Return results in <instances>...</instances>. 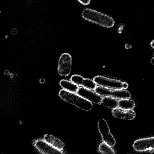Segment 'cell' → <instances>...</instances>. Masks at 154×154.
<instances>
[{
  "mask_svg": "<svg viewBox=\"0 0 154 154\" xmlns=\"http://www.w3.org/2000/svg\"><path fill=\"white\" fill-rule=\"evenodd\" d=\"M82 17L90 22L106 28H111L115 24V21L111 16L91 8H86L82 11Z\"/></svg>",
  "mask_w": 154,
  "mask_h": 154,
  "instance_id": "1",
  "label": "cell"
},
{
  "mask_svg": "<svg viewBox=\"0 0 154 154\" xmlns=\"http://www.w3.org/2000/svg\"><path fill=\"white\" fill-rule=\"evenodd\" d=\"M59 96L68 103L84 111H88L92 109V103L75 93H72L65 90H61L59 92Z\"/></svg>",
  "mask_w": 154,
  "mask_h": 154,
  "instance_id": "2",
  "label": "cell"
},
{
  "mask_svg": "<svg viewBox=\"0 0 154 154\" xmlns=\"http://www.w3.org/2000/svg\"><path fill=\"white\" fill-rule=\"evenodd\" d=\"M95 91L102 97L108 96L117 99H129L131 93L125 90H112L98 86L95 89Z\"/></svg>",
  "mask_w": 154,
  "mask_h": 154,
  "instance_id": "3",
  "label": "cell"
},
{
  "mask_svg": "<svg viewBox=\"0 0 154 154\" xmlns=\"http://www.w3.org/2000/svg\"><path fill=\"white\" fill-rule=\"evenodd\" d=\"M93 80L97 85L112 90L124 89V82L117 80L98 76L94 77Z\"/></svg>",
  "mask_w": 154,
  "mask_h": 154,
  "instance_id": "4",
  "label": "cell"
},
{
  "mask_svg": "<svg viewBox=\"0 0 154 154\" xmlns=\"http://www.w3.org/2000/svg\"><path fill=\"white\" fill-rule=\"evenodd\" d=\"M72 57L68 53L61 54L58 61V71L60 76L67 77L71 72Z\"/></svg>",
  "mask_w": 154,
  "mask_h": 154,
  "instance_id": "5",
  "label": "cell"
},
{
  "mask_svg": "<svg viewBox=\"0 0 154 154\" xmlns=\"http://www.w3.org/2000/svg\"><path fill=\"white\" fill-rule=\"evenodd\" d=\"M98 127L104 142L111 147L114 146L116 145V140L110 133L106 121L104 119L99 120L98 122Z\"/></svg>",
  "mask_w": 154,
  "mask_h": 154,
  "instance_id": "6",
  "label": "cell"
},
{
  "mask_svg": "<svg viewBox=\"0 0 154 154\" xmlns=\"http://www.w3.org/2000/svg\"><path fill=\"white\" fill-rule=\"evenodd\" d=\"M77 94L88 101L96 104H101L102 97L91 90L82 87L79 88Z\"/></svg>",
  "mask_w": 154,
  "mask_h": 154,
  "instance_id": "7",
  "label": "cell"
},
{
  "mask_svg": "<svg viewBox=\"0 0 154 154\" xmlns=\"http://www.w3.org/2000/svg\"><path fill=\"white\" fill-rule=\"evenodd\" d=\"M133 147L137 152H143L154 150V137L136 140Z\"/></svg>",
  "mask_w": 154,
  "mask_h": 154,
  "instance_id": "8",
  "label": "cell"
},
{
  "mask_svg": "<svg viewBox=\"0 0 154 154\" xmlns=\"http://www.w3.org/2000/svg\"><path fill=\"white\" fill-rule=\"evenodd\" d=\"M35 147L42 153L47 154H61L63 152L53 147L45 140H38L35 142Z\"/></svg>",
  "mask_w": 154,
  "mask_h": 154,
  "instance_id": "9",
  "label": "cell"
},
{
  "mask_svg": "<svg viewBox=\"0 0 154 154\" xmlns=\"http://www.w3.org/2000/svg\"><path fill=\"white\" fill-rule=\"evenodd\" d=\"M71 81L78 86H82L88 89L94 90L97 87V84L94 80L89 79H85L79 75H73L71 77Z\"/></svg>",
  "mask_w": 154,
  "mask_h": 154,
  "instance_id": "10",
  "label": "cell"
},
{
  "mask_svg": "<svg viewBox=\"0 0 154 154\" xmlns=\"http://www.w3.org/2000/svg\"><path fill=\"white\" fill-rule=\"evenodd\" d=\"M112 113L115 117L125 120H132L136 116V114L133 109H124L118 107L113 109Z\"/></svg>",
  "mask_w": 154,
  "mask_h": 154,
  "instance_id": "11",
  "label": "cell"
},
{
  "mask_svg": "<svg viewBox=\"0 0 154 154\" xmlns=\"http://www.w3.org/2000/svg\"><path fill=\"white\" fill-rule=\"evenodd\" d=\"M44 140L53 147L61 151L63 150L65 146L64 143L61 140L51 135H45L44 136Z\"/></svg>",
  "mask_w": 154,
  "mask_h": 154,
  "instance_id": "12",
  "label": "cell"
},
{
  "mask_svg": "<svg viewBox=\"0 0 154 154\" xmlns=\"http://www.w3.org/2000/svg\"><path fill=\"white\" fill-rule=\"evenodd\" d=\"M101 104L106 107L114 109L118 107L119 100L111 97H102Z\"/></svg>",
  "mask_w": 154,
  "mask_h": 154,
  "instance_id": "13",
  "label": "cell"
},
{
  "mask_svg": "<svg viewBox=\"0 0 154 154\" xmlns=\"http://www.w3.org/2000/svg\"><path fill=\"white\" fill-rule=\"evenodd\" d=\"M60 84L64 90L72 93H77L79 90V87L78 85H76L71 81L63 80L60 81Z\"/></svg>",
  "mask_w": 154,
  "mask_h": 154,
  "instance_id": "14",
  "label": "cell"
},
{
  "mask_svg": "<svg viewBox=\"0 0 154 154\" xmlns=\"http://www.w3.org/2000/svg\"><path fill=\"white\" fill-rule=\"evenodd\" d=\"M134 101L129 99H123L119 100L118 107L124 109H133L135 107Z\"/></svg>",
  "mask_w": 154,
  "mask_h": 154,
  "instance_id": "15",
  "label": "cell"
},
{
  "mask_svg": "<svg viewBox=\"0 0 154 154\" xmlns=\"http://www.w3.org/2000/svg\"><path fill=\"white\" fill-rule=\"evenodd\" d=\"M99 150L103 154H115V152L111 146L105 142L101 143L99 146Z\"/></svg>",
  "mask_w": 154,
  "mask_h": 154,
  "instance_id": "16",
  "label": "cell"
},
{
  "mask_svg": "<svg viewBox=\"0 0 154 154\" xmlns=\"http://www.w3.org/2000/svg\"><path fill=\"white\" fill-rule=\"evenodd\" d=\"M80 3L84 5H88L90 3L91 0H77Z\"/></svg>",
  "mask_w": 154,
  "mask_h": 154,
  "instance_id": "17",
  "label": "cell"
},
{
  "mask_svg": "<svg viewBox=\"0 0 154 154\" xmlns=\"http://www.w3.org/2000/svg\"><path fill=\"white\" fill-rule=\"evenodd\" d=\"M151 46H152V48L154 49V40H153L152 42H151Z\"/></svg>",
  "mask_w": 154,
  "mask_h": 154,
  "instance_id": "18",
  "label": "cell"
},
{
  "mask_svg": "<svg viewBox=\"0 0 154 154\" xmlns=\"http://www.w3.org/2000/svg\"><path fill=\"white\" fill-rule=\"evenodd\" d=\"M151 62L152 64L154 65V58H152L151 59Z\"/></svg>",
  "mask_w": 154,
  "mask_h": 154,
  "instance_id": "19",
  "label": "cell"
},
{
  "mask_svg": "<svg viewBox=\"0 0 154 154\" xmlns=\"http://www.w3.org/2000/svg\"><path fill=\"white\" fill-rule=\"evenodd\" d=\"M0 14H1V11H0Z\"/></svg>",
  "mask_w": 154,
  "mask_h": 154,
  "instance_id": "20",
  "label": "cell"
}]
</instances>
